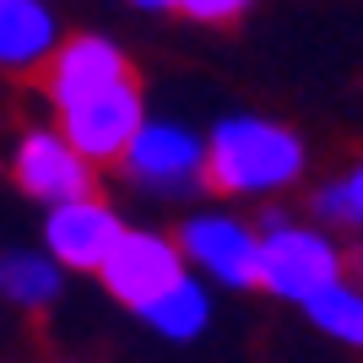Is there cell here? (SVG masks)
Wrapping results in <instances>:
<instances>
[{
    "mask_svg": "<svg viewBox=\"0 0 363 363\" xmlns=\"http://www.w3.org/2000/svg\"><path fill=\"white\" fill-rule=\"evenodd\" d=\"M38 76H44V98L55 108H65L76 98L130 76V65H125V55L108 38H71V44H55V55L38 65Z\"/></svg>",
    "mask_w": 363,
    "mask_h": 363,
    "instance_id": "9",
    "label": "cell"
},
{
    "mask_svg": "<svg viewBox=\"0 0 363 363\" xmlns=\"http://www.w3.org/2000/svg\"><path fill=\"white\" fill-rule=\"evenodd\" d=\"M98 277H104V288L120 303L141 309V303H152L168 282L184 277V250L168 244L163 233H130V228H125L120 244L108 250V260L98 266Z\"/></svg>",
    "mask_w": 363,
    "mask_h": 363,
    "instance_id": "6",
    "label": "cell"
},
{
    "mask_svg": "<svg viewBox=\"0 0 363 363\" xmlns=\"http://www.w3.org/2000/svg\"><path fill=\"white\" fill-rule=\"evenodd\" d=\"M60 260L33 255V250H6L0 255V298L16 309H49L60 298Z\"/></svg>",
    "mask_w": 363,
    "mask_h": 363,
    "instance_id": "11",
    "label": "cell"
},
{
    "mask_svg": "<svg viewBox=\"0 0 363 363\" xmlns=\"http://www.w3.org/2000/svg\"><path fill=\"white\" fill-rule=\"evenodd\" d=\"M11 174L16 184L28 190L33 201H76V196H92V157L82 147H71L60 125L55 130H28L11 152Z\"/></svg>",
    "mask_w": 363,
    "mask_h": 363,
    "instance_id": "4",
    "label": "cell"
},
{
    "mask_svg": "<svg viewBox=\"0 0 363 363\" xmlns=\"http://www.w3.org/2000/svg\"><path fill=\"white\" fill-rule=\"evenodd\" d=\"M303 309H309V320H315L325 336L347 342V347H363V288H352V282L336 277L315 298H303Z\"/></svg>",
    "mask_w": 363,
    "mask_h": 363,
    "instance_id": "13",
    "label": "cell"
},
{
    "mask_svg": "<svg viewBox=\"0 0 363 363\" xmlns=\"http://www.w3.org/2000/svg\"><path fill=\"white\" fill-rule=\"evenodd\" d=\"M136 6H147V11H179V0H136Z\"/></svg>",
    "mask_w": 363,
    "mask_h": 363,
    "instance_id": "16",
    "label": "cell"
},
{
    "mask_svg": "<svg viewBox=\"0 0 363 363\" xmlns=\"http://www.w3.org/2000/svg\"><path fill=\"white\" fill-rule=\"evenodd\" d=\"M315 206L325 217H336V223H363V168H352L342 184H331V190H320Z\"/></svg>",
    "mask_w": 363,
    "mask_h": 363,
    "instance_id": "14",
    "label": "cell"
},
{
    "mask_svg": "<svg viewBox=\"0 0 363 363\" xmlns=\"http://www.w3.org/2000/svg\"><path fill=\"white\" fill-rule=\"evenodd\" d=\"M244 6L250 0H179V11L196 22H233V16H244Z\"/></svg>",
    "mask_w": 363,
    "mask_h": 363,
    "instance_id": "15",
    "label": "cell"
},
{
    "mask_svg": "<svg viewBox=\"0 0 363 363\" xmlns=\"http://www.w3.org/2000/svg\"><path fill=\"white\" fill-rule=\"evenodd\" d=\"M125 168H130V179L147 184V190H163V196H174V190H190V184L206 179V147H201L184 125H147L141 120V130L130 136V147H125L120 157Z\"/></svg>",
    "mask_w": 363,
    "mask_h": 363,
    "instance_id": "7",
    "label": "cell"
},
{
    "mask_svg": "<svg viewBox=\"0 0 363 363\" xmlns=\"http://www.w3.org/2000/svg\"><path fill=\"white\" fill-rule=\"evenodd\" d=\"M303 174V147L293 130L272 120H223L206 141V184L223 196H260L282 190Z\"/></svg>",
    "mask_w": 363,
    "mask_h": 363,
    "instance_id": "1",
    "label": "cell"
},
{
    "mask_svg": "<svg viewBox=\"0 0 363 363\" xmlns=\"http://www.w3.org/2000/svg\"><path fill=\"white\" fill-rule=\"evenodd\" d=\"M184 260L212 272L228 288H255L260 282V239L233 217H190L179 233Z\"/></svg>",
    "mask_w": 363,
    "mask_h": 363,
    "instance_id": "8",
    "label": "cell"
},
{
    "mask_svg": "<svg viewBox=\"0 0 363 363\" xmlns=\"http://www.w3.org/2000/svg\"><path fill=\"white\" fill-rule=\"evenodd\" d=\"M55 114H60V130L71 136V147H82L92 163H120L130 136H136L141 120H147V114H141L136 76H120V82L87 92V98L55 108Z\"/></svg>",
    "mask_w": 363,
    "mask_h": 363,
    "instance_id": "2",
    "label": "cell"
},
{
    "mask_svg": "<svg viewBox=\"0 0 363 363\" xmlns=\"http://www.w3.org/2000/svg\"><path fill=\"white\" fill-rule=\"evenodd\" d=\"M136 315L147 320L152 331L174 336V342H190V336H201V331H206L212 309H206V293H201V282H190V272H184L179 282H168V288L157 293L152 303H141Z\"/></svg>",
    "mask_w": 363,
    "mask_h": 363,
    "instance_id": "12",
    "label": "cell"
},
{
    "mask_svg": "<svg viewBox=\"0 0 363 363\" xmlns=\"http://www.w3.org/2000/svg\"><path fill=\"white\" fill-rule=\"evenodd\" d=\"M125 223L114 217V206L98 196H76V201H55L44 217V250L71 272H98L108 260V250L120 244Z\"/></svg>",
    "mask_w": 363,
    "mask_h": 363,
    "instance_id": "5",
    "label": "cell"
},
{
    "mask_svg": "<svg viewBox=\"0 0 363 363\" xmlns=\"http://www.w3.org/2000/svg\"><path fill=\"white\" fill-rule=\"evenodd\" d=\"M336 277H342V255L331 250V239L309 228H272L260 239V288H272L277 298L303 303Z\"/></svg>",
    "mask_w": 363,
    "mask_h": 363,
    "instance_id": "3",
    "label": "cell"
},
{
    "mask_svg": "<svg viewBox=\"0 0 363 363\" xmlns=\"http://www.w3.org/2000/svg\"><path fill=\"white\" fill-rule=\"evenodd\" d=\"M60 33L44 0H0V71H38Z\"/></svg>",
    "mask_w": 363,
    "mask_h": 363,
    "instance_id": "10",
    "label": "cell"
}]
</instances>
